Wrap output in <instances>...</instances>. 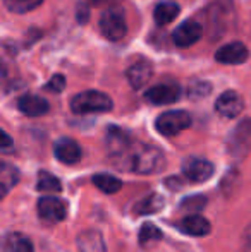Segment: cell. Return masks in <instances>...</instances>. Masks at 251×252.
<instances>
[{"mask_svg":"<svg viewBox=\"0 0 251 252\" xmlns=\"http://www.w3.org/2000/svg\"><path fill=\"white\" fill-rule=\"evenodd\" d=\"M110 159L119 170L140 173V175L158 173L165 166L164 153L157 146L138 143V141H133L121 153L110 156Z\"/></svg>","mask_w":251,"mask_h":252,"instance_id":"6da1fadb","label":"cell"},{"mask_svg":"<svg viewBox=\"0 0 251 252\" xmlns=\"http://www.w3.org/2000/svg\"><path fill=\"white\" fill-rule=\"evenodd\" d=\"M114 103L110 96H107L102 91L88 90L83 93H77L71 100V110L77 115H86V113H102L112 110Z\"/></svg>","mask_w":251,"mask_h":252,"instance_id":"7a4b0ae2","label":"cell"},{"mask_svg":"<svg viewBox=\"0 0 251 252\" xmlns=\"http://www.w3.org/2000/svg\"><path fill=\"white\" fill-rule=\"evenodd\" d=\"M100 31L107 40L110 41H119L126 36L127 33V23L124 12L119 9H107L100 17Z\"/></svg>","mask_w":251,"mask_h":252,"instance_id":"3957f363","label":"cell"},{"mask_svg":"<svg viewBox=\"0 0 251 252\" xmlns=\"http://www.w3.org/2000/svg\"><path fill=\"white\" fill-rule=\"evenodd\" d=\"M191 126V117L188 112L184 110H171V112L162 113L160 117L155 122V127L157 130L162 134V136H178L179 132L186 130Z\"/></svg>","mask_w":251,"mask_h":252,"instance_id":"277c9868","label":"cell"},{"mask_svg":"<svg viewBox=\"0 0 251 252\" xmlns=\"http://www.w3.org/2000/svg\"><path fill=\"white\" fill-rule=\"evenodd\" d=\"M203 36V28H201L200 23L196 21H184L182 24H179L174 30V34H172V40H174V45L179 48H188L193 47L194 43L201 40Z\"/></svg>","mask_w":251,"mask_h":252,"instance_id":"5b68a950","label":"cell"},{"mask_svg":"<svg viewBox=\"0 0 251 252\" xmlns=\"http://www.w3.org/2000/svg\"><path fill=\"white\" fill-rule=\"evenodd\" d=\"M67 208L66 202L59 197L45 196L38 201V216L47 223H59L66 218Z\"/></svg>","mask_w":251,"mask_h":252,"instance_id":"8992f818","label":"cell"},{"mask_svg":"<svg viewBox=\"0 0 251 252\" xmlns=\"http://www.w3.org/2000/svg\"><path fill=\"white\" fill-rule=\"evenodd\" d=\"M182 172H184V175L188 177V180H191V182H207L214 175V165L205 158L191 156V158H188L182 163Z\"/></svg>","mask_w":251,"mask_h":252,"instance_id":"52a82bcc","label":"cell"},{"mask_svg":"<svg viewBox=\"0 0 251 252\" xmlns=\"http://www.w3.org/2000/svg\"><path fill=\"white\" fill-rule=\"evenodd\" d=\"M229 148L234 155H248L251 153V119H246L236 126L229 137Z\"/></svg>","mask_w":251,"mask_h":252,"instance_id":"ba28073f","label":"cell"},{"mask_svg":"<svg viewBox=\"0 0 251 252\" xmlns=\"http://www.w3.org/2000/svg\"><path fill=\"white\" fill-rule=\"evenodd\" d=\"M181 96V90L176 83H160L144 93V100L153 105H171Z\"/></svg>","mask_w":251,"mask_h":252,"instance_id":"9c48e42d","label":"cell"},{"mask_svg":"<svg viewBox=\"0 0 251 252\" xmlns=\"http://www.w3.org/2000/svg\"><path fill=\"white\" fill-rule=\"evenodd\" d=\"M245 108V101H243L241 94L236 91H225L215 101V110L225 119H234Z\"/></svg>","mask_w":251,"mask_h":252,"instance_id":"30bf717a","label":"cell"},{"mask_svg":"<svg viewBox=\"0 0 251 252\" xmlns=\"http://www.w3.org/2000/svg\"><path fill=\"white\" fill-rule=\"evenodd\" d=\"M215 59L220 63H227V65H239L248 60V48L241 43V41H231V43L220 47L215 53Z\"/></svg>","mask_w":251,"mask_h":252,"instance_id":"8fae6325","label":"cell"},{"mask_svg":"<svg viewBox=\"0 0 251 252\" xmlns=\"http://www.w3.org/2000/svg\"><path fill=\"white\" fill-rule=\"evenodd\" d=\"M151 76H153V65L144 59H138L136 62H133L126 72L127 81L134 90L143 88L151 79Z\"/></svg>","mask_w":251,"mask_h":252,"instance_id":"7c38bea8","label":"cell"},{"mask_svg":"<svg viewBox=\"0 0 251 252\" xmlns=\"http://www.w3.org/2000/svg\"><path fill=\"white\" fill-rule=\"evenodd\" d=\"M54 155L59 161L64 163V165H76L81 159V156H83V151H81L79 144L74 139L62 137V139H59L57 143H55Z\"/></svg>","mask_w":251,"mask_h":252,"instance_id":"4fadbf2b","label":"cell"},{"mask_svg":"<svg viewBox=\"0 0 251 252\" xmlns=\"http://www.w3.org/2000/svg\"><path fill=\"white\" fill-rule=\"evenodd\" d=\"M17 108L28 117H40L48 112V101L36 94H23L17 100Z\"/></svg>","mask_w":251,"mask_h":252,"instance_id":"5bb4252c","label":"cell"},{"mask_svg":"<svg viewBox=\"0 0 251 252\" xmlns=\"http://www.w3.org/2000/svg\"><path fill=\"white\" fill-rule=\"evenodd\" d=\"M178 228L186 235L203 237L207 233H210V223H208L207 218H203L200 215H189L179 221Z\"/></svg>","mask_w":251,"mask_h":252,"instance_id":"9a60e30c","label":"cell"},{"mask_svg":"<svg viewBox=\"0 0 251 252\" xmlns=\"http://www.w3.org/2000/svg\"><path fill=\"white\" fill-rule=\"evenodd\" d=\"M77 251L79 252H107L102 235L95 230H86L77 237Z\"/></svg>","mask_w":251,"mask_h":252,"instance_id":"2e32d148","label":"cell"},{"mask_svg":"<svg viewBox=\"0 0 251 252\" xmlns=\"http://www.w3.org/2000/svg\"><path fill=\"white\" fill-rule=\"evenodd\" d=\"M179 5L176 2H172V0H165V2H160L157 7H155V23L158 24V26H167V24H171L172 21L176 19V17L179 16Z\"/></svg>","mask_w":251,"mask_h":252,"instance_id":"e0dca14e","label":"cell"},{"mask_svg":"<svg viewBox=\"0 0 251 252\" xmlns=\"http://www.w3.org/2000/svg\"><path fill=\"white\" fill-rule=\"evenodd\" d=\"M3 252H33V242L23 233H7L3 239Z\"/></svg>","mask_w":251,"mask_h":252,"instance_id":"ac0fdd59","label":"cell"},{"mask_svg":"<svg viewBox=\"0 0 251 252\" xmlns=\"http://www.w3.org/2000/svg\"><path fill=\"white\" fill-rule=\"evenodd\" d=\"M165 201L160 194H148L146 197H143L140 202L136 204L134 211L138 215H151V213H158L162 208H164Z\"/></svg>","mask_w":251,"mask_h":252,"instance_id":"d6986e66","label":"cell"},{"mask_svg":"<svg viewBox=\"0 0 251 252\" xmlns=\"http://www.w3.org/2000/svg\"><path fill=\"white\" fill-rule=\"evenodd\" d=\"M93 184L105 194H115L122 189V182L117 177H112L108 173H98L93 177Z\"/></svg>","mask_w":251,"mask_h":252,"instance_id":"ffe728a7","label":"cell"},{"mask_svg":"<svg viewBox=\"0 0 251 252\" xmlns=\"http://www.w3.org/2000/svg\"><path fill=\"white\" fill-rule=\"evenodd\" d=\"M19 180V172L16 166L9 165V163H2L0 168V186H2V196H7L10 189L17 184Z\"/></svg>","mask_w":251,"mask_h":252,"instance_id":"44dd1931","label":"cell"},{"mask_svg":"<svg viewBox=\"0 0 251 252\" xmlns=\"http://www.w3.org/2000/svg\"><path fill=\"white\" fill-rule=\"evenodd\" d=\"M41 2L43 0H3V5L14 14H26L41 5Z\"/></svg>","mask_w":251,"mask_h":252,"instance_id":"7402d4cb","label":"cell"},{"mask_svg":"<svg viewBox=\"0 0 251 252\" xmlns=\"http://www.w3.org/2000/svg\"><path fill=\"white\" fill-rule=\"evenodd\" d=\"M36 189L41 190V192H59L62 189V186L55 175H52L48 172H40L38 173Z\"/></svg>","mask_w":251,"mask_h":252,"instance_id":"603a6c76","label":"cell"},{"mask_svg":"<svg viewBox=\"0 0 251 252\" xmlns=\"http://www.w3.org/2000/svg\"><path fill=\"white\" fill-rule=\"evenodd\" d=\"M140 244L143 247H148L150 244H155L158 242V240L162 239V232L157 228L155 225H151V223H144L143 226H141L140 230Z\"/></svg>","mask_w":251,"mask_h":252,"instance_id":"cb8c5ba5","label":"cell"},{"mask_svg":"<svg viewBox=\"0 0 251 252\" xmlns=\"http://www.w3.org/2000/svg\"><path fill=\"white\" fill-rule=\"evenodd\" d=\"M205 204H207V199H205V196H201V194H196V196H189L186 197L184 201L181 202V208L184 209V211H201V209L205 208Z\"/></svg>","mask_w":251,"mask_h":252,"instance_id":"d4e9b609","label":"cell"},{"mask_svg":"<svg viewBox=\"0 0 251 252\" xmlns=\"http://www.w3.org/2000/svg\"><path fill=\"white\" fill-rule=\"evenodd\" d=\"M64 88H66V79H64V76H61V74H57V76H54L50 81H48L45 90L52 91V93H62Z\"/></svg>","mask_w":251,"mask_h":252,"instance_id":"484cf974","label":"cell"},{"mask_svg":"<svg viewBox=\"0 0 251 252\" xmlns=\"http://www.w3.org/2000/svg\"><path fill=\"white\" fill-rule=\"evenodd\" d=\"M88 16H90L88 5H86V3H79V5H77V21L84 24L88 21Z\"/></svg>","mask_w":251,"mask_h":252,"instance_id":"4316f807","label":"cell"},{"mask_svg":"<svg viewBox=\"0 0 251 252\" xmlns=\"http://www.w3.org/2000/svg\"><path fill=\"white\" fill-rule=\"evenodd\" d=\"M243 251L251 252V225L245 230V235H243Z\"/></svg>","mask_w":251,"mask_h":252,"instance_id":"83f0119b","label":"cell"},{"mask_svg":"<svg viewBox=\"0 0 251 252\" xmlns=\"http://www.w3.org/2000/svg\"><path fill=\"white\" fill-rule=\"evenodd\" d=\"M10 150H12V139H10L7 132H2V151L7 153Z\"/></svg>","mask_w":251,"mask_h":252,"instance_id":"f1b7e54d","label":"cell"},{"mask_svg":"<svg viewBox=\"0 0 251 252\" xmlns=\"http://www.w3.org/2000/svg\"><path fill=\"white\" fill-rule=\"evenodd\" d=\"M91 3H97V5H100V3H108V2H115V0H90Z\"/></svg>","mask_w":251,"mask_h":252,"instance_id":"f546056e","label":"cell"}]
</instances>
